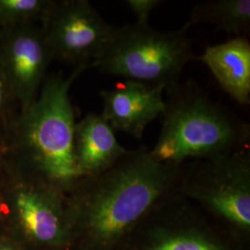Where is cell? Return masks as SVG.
I'll list each match as a JSON object with an SVG mask.
<instances>
[{"label":"cell","instance_id":"obj_1","mask_svg":"<svg viewBox=\"0 0 250 250\" xmlns=\"http://www.w3.org/2000/svg\"><path fill=\"white\" fill-rule=\"evenodd\" d=\"M180 168L140 146L107 170L81 179L66 195L71 248L124 250L153 208L176 191Z\"/></svg>","mask_w":250,"mask_h":250},{"label":"cell","instance_id":"obj_2","mask_svg":"<svg viewBox=\"0 0 250 250\" xmlns=\"http://www.w3.org/2000/svg\"><path fill=\"white\" fill-rule=\"evenodd\" d=\"M165 93L161 134L149 150L155 160L181 165L248 148L250 125L209 99L196 82L179 83Z\"/></svg>","mask_w":250,"mask_h":250},{"label":"cell","instance_id":"obj_3","mask_svg":"<svg viewBox=\"0 0 250 250\" xmlns=\"http://www.w3.org/2000/svg\"><path fill=\"white\" fill-rule=\"evenodd\" d=\"M87 69L92 66L81 65L68 77L48 78L39 98L25 110L24 141L34 174L66 195L82 179L75 160L76 124L69 92Z\"/></svg>","mask_w":250,"mask_h":250},{"label":"cell","instance_id":"obj_4","mask_svg":"<svg viewBox=\"0 0 250 250\" xmlns=\"http://www.w3.org/2000/svg\"><path fill=\"white\" fill-rule=\"evenodd\" d=\"M188 30L160 31L136 23L116 27L92 69L167 91L180 83L185 67L195 60Z\"/></svg>","mask_w":250,"mask_h":250},{"label":"cell","instance_id":"obj_5","mask_svg":"<svg viewBox=\"0 0 250 250\" xmlns=\"http://www.w3.org/2000/svg\"><path fill=\"white\" fill-rule=\"evenodd\" d=\"M176 192L247 243L250 235L249 148L181 164Z\"/></svg>","mask_w":250,"mask_h":250},{"label":"cell","instance_id":"obj_6","mask_svg":"<svg viewBox=\"0 0 250 250\" xmlns=\"http://www.w3.org/2000/svg\"><path fill=\"white\" fill-rule=\"evenodd\" d=\"M241 241L176 191L153 208L124 250H246Z\"/></svg>","mask_w":250,"mask_h":250},{"label":"cell","instance_id":"obj_7","mask_svg":"<svg viewBox=\"0 0 250 250\" xmlns=\"http://www.w3.org/2000/svg\"><path fill=\"white\" fill-rule=\"evenodd\" d=\"M7 196L9 232L28 250L71 248L65 193L35 175L7 190Z\"/></svg>","mask_w":250,"mask_h":250},{"label":"cell","instance_id":"obj_8","mask_svg":"<svg viewBox=\"0 0 250 250\" xmlns=\"http://www.w3.org/2000/svg\"><path fill=\"white\" fill-rule=\"evenodd\" d=\"M44 21L43 33L52 57L77 66H92L116 29L85 0L55 2Z\"/></svg>","mask_w":250,"mask_h":250},{"label":"cell","instance_id":"obj_9","mask_svg":"<svg viewBox=\"0 0 250 250\" xmlns=\"http://www.w3.org/2000/svg\"><path fill=\"white\" fill-rule=\"evenodd\" d=\"M162 86H150L136 81L119 82L112 89L100 91L101 115L114 131L141 139L146 126L161 117L165 107Z\"/></svg>","mask_w":250,"mask_h":250},{"label":"cell","instance_id":"obj_10","mask_svg":"<svg viewBox=\"0 0 250 250\" xmlns=\"http://www.w3.org/2000/svg\"><path fill=\"white\" fill-rule=\"evenodd\" d=\"M52 58L43 31L24 29L9 39L5 51V71L25 110L34 102Z\"/></svg>","mask_w":250,"mask_h":250},{"label":"cell","instance_id":"obj_11","mask_svg":"<svg viewBox=\"0 0 250 250\" xmlns=\"http://www.w3.org/2000/svg\"><path fill=\"white\" fill-rule=\"evenodd\" d=\"M127 151L101 114L91 112L75 125L74 153L82 178L107 170Z\"/></svg>","mask_w":250,"mask_h":250},{"label":"cell","instance_id":"obj_12","mask_svg":"<svg viewBox=\"0 0 250 250\" xmlns=\"http://www.w3.org/2000/svg\"><path fill=\"white\" fill-rule=\"evenodd\" d=\"M202 62L230 98L243 106L250 103V44L245 36L208 46L201 56Z\"/></svg>","mask_w":250,"mask_h":250},{"label":"cell","instance_id":"obj_13","mask_svg":"<svg viewBox=\"0 0 250 250\" xmlns=\"http://www.w3.org/2000/svg\"><path fill=\"white\" fill-rule=\"evenodd\" d=\"M209 23L216 31L244 36L250 29V0H210L196 5L184 26Z\"/></svg>","mask_w":250,"mask_h":250},{"label":"cell","instance_id":"obj_14","mask_svg":"<svg viewBox=\"0 0 250 250\" xmlns=\"http://www.w3.org/2000/svg\"><path fill=\"white\" fill-rule=\"evenodd\" d=\"M54 3L42 0H0V16L6 20L39 18L45 21Z\"/></svg>","mask_w":250,"mask_h":250},{"label":"cell","instance_id":"obj_15","mask_svg":"<svg viewBox=\"0 0 250 250\" xmlns=\"http://www.w3.org/2000/svg\"><path fill=\"white\" fill-rule=\"evenodd\" d=\"M125 4L134 12L137 19L136 24L146 26L152 11L163 4L161 0H125Z\"/></svg>","mask_w":250,"mask_h":250},{"label":"cell","instance_id":"obj_16","mask_svg":"<svg viewBox=\"0 0 250 250\" xmlns=\"http://www.w3.org/2000/svg\"><path fill=\"white\" fill-rule=\"evenodd\" d=\"M9 232V207L7 191L0 185V234Z\"/></svg>","mask_w":250,"mask_h":250},{"label":"cell","instance_id":"obj_17","mask_svg":"<svg viewBox=\"0 0 250 250\" xmlns=\"http://www.w3.org/2000/svg\"><path fill=\"white\" fill-rule=\"evenodd\" d=\"M0 250H28L26 246L10 232L0 234Z\"/></svg>","mask_w":250,"mask_h":250},{"label":"cell","instance_id":"obj_18","mask_svg":"<svg viewBox=\"0 0 250 250\" xmlns=\"http://www.w3.org/2000/svg\"><path fill=\"white\" fill-rule=\"evenodd\" d=\"M3 81H2V76H1V73H0V106H1V103L3 101Z\"/></svg>","mask_w":250,"mask_h":250},{"label":"cell","instance_id":"obj_19","mask_svg":"<svg viewBox=\"0 0 250 250\" xmlns=\"http://www.w3.org/2000/svg\"><path fill=\"white\" fill-rule=\"evenodd\" d=\"M75 250L72 249V248H58V249H48V250Z\"/></svg>","mask_w":250,"mask_h":250}]
</instances>
